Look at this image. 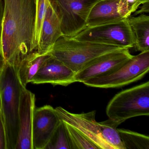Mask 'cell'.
I'll return each instance as SVG.
<instances>
[{
	"mask_svg": "<svg viewBox=\"0 0 149 149\" xmlns=\"http://www.w3.org/2000/svg\"><path fill=\"white\" fill-rule=\"evenodd\" d=\"M4 13L0 38V57L17 68L33 53L35 15V0H3Z\"/></svg>",
	"mask_w": 149,
	"mask_h": 149,
	"instance_id": "6da1fadb",
	"label": "cell"
},
{
	"mask_svg": "<svg viewBox=\"0 0 149 149\" xmlns=\"http://www.w3.org/2000/svg\"><path fill=\"white\" fill-rule=\"evenodd\" d=\"M25 88L18 77L16 67L4 63L0 73V103L6 127L7 149L16 147L19 132L20 100Z\"/></svg>",
	"mask_w": 149,
	"mask_h": 149,
	"instance_id": "7a4b0ae2",
	"label": "cell"
},
{
	"mask_svg": "<svg viewBox=\"0 0 149 149\" xmlns=\"http://www.w3.org/2000/svg\"><path fill=\"white\" fill-rule=\"evenodd\" d=\"M55 109L61 120L80 132L98 149H124L117 130L118 125L109 119L97 122L95 111L75 114L62 107Z\"/></svg>",
	"mask_w": 149,
	"mask_h": 149,
	"instance_id": "3957f363",
	"label": "cell"
},
{
	"mask_svg": "<svg viewBox=\"0 0 149 149\" xmlns=\"http://www.w3.org/2000/svg\"><path fill=\"white\" fill-rule=\"evenodd\" d=\"M125 48L112 44L79 40L63 36L55 42L48 54L62 62L76 73L97 57Z\"/></svg>",
	"mask_w": 149,
	"mask_h": 149,
	"instance_id": "277c9868",
	"label": "cell"
},
{
	"mask_svg": "<svg viewBox=\"0 0 149 149\" xmlns=\"http://www.w3.org/2000/svg\"><path fill=\"white\" fill-rule=\"evenodd\" d=\"M106 113L118 125L130 118L149 116V81L116 94L108 103Z\"/></svg>",
	"mask_w": 149,
	"mask_h": 149,
	"instance_id": "5b68a950",
	"label": "cell"
},
{
	"mask_svg": "<svg viewBox=\"0 0 149 149\" xmlns=\"http://www.w3.org/2000/svg\"><path fill=\"white\" fill-rule=\"evenodd\" d=\"M149 70V51L141 52L115 71L84 82L87 86L102 88L124 87L143 78Z\"/></svg>",
	"mask_w": 149,
	"mask_h": 149,
	"instance_id": "8992f818",
	"label": "cell"
},
{
	"mask_svg": "<svg viewBox=\"0 0 149 149\" xmlns=\"http://www.w3.org/2000/svg\"><path fill=\"white\" fill-rule=\"evenodd\" d=\"M147 2L149 0H100L91 10L85 28L119 22Z\"/></svg>",
	"mask_w": 149,
	"mask_h": 149,
	"instance_id": "52a82bcc",
	"label": "cell"
},
{
	"mask_svg": "<svg viewBox=\"0 0 149 149\" xmlns=\"http://www.w3.org/2000/svg\"><path fill=\"white\" fill-rule=\"evenodd\" d=\"M72 38L79 40L134 47L135 40L127 19L116 23L87 27Z\"/></svg>",
	"mask_w": 149,
	"mask_h": 149,
	"instance_id": "ba28073f",
	"label": "cell"
},
{
	"mask_svg": "<svg viewBox=\"0 0 149 149\" xmlns=\"http://www.w3.org/2000/svg\"><path fill=\"white\" fill-rule=\"evenodd\" d=\"M61 19L63 36L73 37L84 29L89 15L100 0H52Z\"/></svg>",
	"mask_w": 149,
	"mask_h": 149,
	"instance_id": "9c48e42d",
	"label": "cell"
},
{
	"mask_svg": "<svg viewBox=\"0 0 149 149\" xmlns=\"http://www.w3.org/2000/svg\"><path fill=\"white\" fill-rule=\"evenodd\" d=\"M133 56L128 48L102 55L91 61L76 73L75 82L83 83L89 79L108 74L120 68Z\"/></svg>",
	"mask_w": 149,
	"mask_h": 149,
	"instance_id": "30bf717a",
	"label": "cell"
},
{
	"mask_svg": "<svg viewBox=\"0 0 149 149\" xmlns=\"http://www.w3.org/2000/svg\"><path fill=\"white\" fill-rule=\"evenodd\" d=\"M61 120L52 106L35 108L33 115V149H45Z\"/></svg>",
	"mask_w": 149,
	"mask_h": 149,
	"instance_id": "8fae6325",
	"label": "cell"
},
{
	"mask_svg": "<svg viewBox=\"0 0 149 149\" xmlns=\"http://www.w3.org/2000/svg\"><path fill=\"white\" fill-rule=\"evenodd\" d=\"M75 74L62 62L49 55L31 83L67 86L75 82Z\"/></svg>",
	"mask_w": 149,
	"mask_h": 149,
	"instance_id": "7c38bea8",
	"label": "cell"
},
{
	"mask_svg": "<svg viewBox=\"0 0 149 149\" xmlns=\"http://www.w3.org/2000/svg\"><path fill=\"white\" fill-rule=\"evenodd\" d=\"M35 102V95L25 88L20 100L19 132L15 149H33L32 127Z\"/></svg>",
	"mask_w": 149,
	"mask_h": 149,
	"instance_id": "4fadbf2b",
	"label": "cell"
},
{
	"mask_svg": "<svg viewBox=\"0 0 149 149\" xmlns=\"http://www.w3.org/2000/svg\"><path fill=\"white\" fill-rule=\"evenodd\" d=\"M63 36L61 15L55 3L49 0L36 52L40 54H48L55 42Z\"/></svg>",
	"mask_w": 149,
	"mask_h": 149,
	"instance_id": "5bb4252c",
	"label": "cell"
},
{
	"mask_svg": "<svg viewBox=\"0 0 149 149\" xmlns=\"http://www.w3.org/2000/svg\"><path fill=\"white\" fill-rule=\"evenodd\" d=\"M135 40L134 47L141 52L149 51V16L141 14L127 19Z\"/></svg>",
	"mask_w": 149,
	"mask_h": 149,
	"instance_id": "9a60e30c",
	"label": "cell"
},
{
	"mask_svg": "<svg viewBox=\"0 0 149 149\" xmlns=\"http://www.w3.org/2000/svg\"><path fill=\"white\" fill-rule=\"evenodd\" d=\"M49 55L40 54L36 51L29 54L22 60L16 68L17 74L23 86L31 83Z\"/></svg>",
	"mask_w": 149,
	"mask_h": 149,
	"instance_id": "2e32d148",
	"label": "cell"
},
{
	"mask_svg": "<svg viewBox=\"0 0 149 149\" xmlns=\"http://www.w3.org/2000/svg\"><path fill=\"white\" fill-rule=\"evenodd\" d=\"M124 149H149V137L130 130L118 129Z\"/></svg>",
	"mask_w": 149,
	"mask_h": 149,
	"instance_id": "e0dca14e",
	"label": "cell"
},
{
	"mask_svg": "<svg viewBox=\"0 0 149 149\" xmlns=\"http://www.w3.org/2000/svg\"><path fill=\"white\" fill-rule=\"evenodd\" d=\"M49 0H35V15L32 40L33 52L37 51L40 39L42 28Z\"/></svg>",
	"mask_w": 149,
	"mask_h": 149,
	"instance_id": "ac0fdd59",
	"label": "cell"
},
{
	"mask_svg": "<svg viewBox=\"0 0 149 149\" xmlns=\"http://www.w3.org/2000/svg\"><path fill=\"white\" fill-rule=\"evenodd\" d=\"M63 122L65 125L72 149H98L95 144L93 143L80 132L68 124Z\"/></svg>",
	"mask_w": 149,
	"mask_h": 149,
	"instance_id": "d6986e66",
	"label": "cell"
},
{
	"mask_svg": "<svg viewBox=\"0 0 149 149\" xmlns=\"http://www.w3.org/2000/svg\"><path fill=\"white\" fill-rule=\"evenodd\" d=\"M72 149L64 123L61 120L45 149Z\"/></svg>",
	"mask_w": 149,
	"mask_h": 149,
	"instance_id": "ffe728a7",
	"label": "cell"
},
{
	"mask_svg": "<svg viewBox=\"0 0 149 149\" xmlns=\"http://www.w3.org/2000/svg\"><path fill=\"white\" fill-rule=\"evenodd\" d=\"M0 149H7L6 127L0 108Z\"/></svg>",
	"mask_w": 149,
	"mask_h": 149,
	"instance_id": "44dd1931",
	"label": "cell"
},
{
	"mask_svg": "<svg viewBox=\"0 0 149 149\" xmlns=\"http://www.w3.org/2000/svg\"><path fill=\"white\" fill-rule=\"evenodd\" d=\"M149 2L143 4L139 7V9L134 13L133 16L139 15L141 14L149 13Z\"/></svg>",
	"mask_w": 149,
	"mask_h": 149,
	"instance_id": "7402d4cb",
	"label": "cell"
},
{
	"mask_svg": "<svg viewBox=\"0 0 149 149\" xmlns=\"http://www.w3.org/2000/svg\"><path fill=\"white\" fill-rule=\"evenodd\" d=\"M3 13H4V1L3 0H0V38L1 36V31H2Z\"/></svg>",
	"mask_w": 149,
	"mask_h": 149,
	"instance_id": "603a6c76",
	"label": "cell"
},
{
	"mask_svg": "<svg viewBox=\"0 0 149 149\" xmlns=\"http://www.w3.org/2000/svg\"><path fill=\"white\" fill-rule=\"evenodd\" d=\"M3 63H4V61H3L2 58L0 57V67H2V66H3Z\"/></svg>",
	"mask_w": 149,
	"mask_h": 149,
	"instance_id": "cb8c5ba5",
	"label": "cell"
},
{
	"mask_svg": "<svg viewBox=\"0 0 149 149\" xmlns=\"http://www.w3.org/2000/svg\"><path fill=\"white\" fill-rule=\"evenodd\" d=\"M2 67H0V73H1V68H2Z\"/></svg>",
	"mask_w": 149,
	"mask_h": 149,
	"instance_id": "d4e9b609",
	"label": "cell"
},
{
	"mask_svg": "<svg viewBox=\"0 0 149 149\" xmlns=\"http://www.w3.org/2000/svg\"><path fill=\"white\" fill-rule=\"evenodd\" d=\"M0 108H1V103H0Z\"/></svg>",
	"mask_w": 149,
	"mask_h": 149,
	"instance_id": "484cf974",
	"label": "cell"
},
{
	"mask_svg": "<svg viewBox=\"0 0 149 149\" xmlns=\"http://www.w3.org/2000/svg\"></svg>",
	"mask_w": 149,
	"mask_h": 149,
	"instance_id": "4316f807",
	"label": "cell"
}]
</instances>
